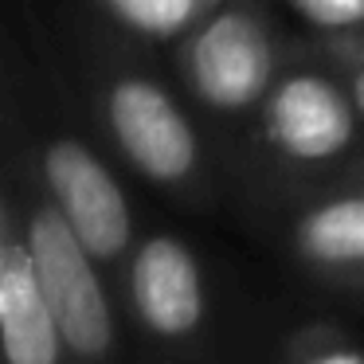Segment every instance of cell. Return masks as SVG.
I'll return each mask as SVG.
<instances>
[{
	"label": "cell",
	"instance_id": "obj_5",
	"mask_svg": "<svg viewBox=\"0 0 364 364\" xmlns=\"http://www.w3.org/2000/svg\"><path fill=\"white\" fill-rule=\"evenodd\" d=\"M262 137L294 165L337 161L356 141V102L321 71H294L262 98Z\"/></svg>",
	"mask_w": 364,
	"mask_h": 364
},
{
	"label": "cell",
	"instance_id": "obj_7",
	"mask_svg": "<svg viewBox=\"0 0 364 364\" xmlns=\"http://www.w3.org/2000/svg\"><path fill=\"white\" fill-rule=\"evenodd\" d=\"M0 341H4V360L9 364L71 360L55 309L43 294L28 235L16 228L12 208L4 212V235H0Z\"/></svg>",
	"mask_w": 364,
	"mask_h": 364
},
{
	"label": "cell",
	"instance_id": "obj_6",
	"mask_svg": "<svg viewBox=\"0 0 364 364\" xmlns=\"http://www.w3.org/2000/svg\"><path fill=\"white\" fill-rule=\"evenodd\" d=\"M129 301L149 337L188 341L204 325V274L188 243L149 235L129 259Z\"/></svg>",
	"mask_w": 364,
	"mask_h": 364
},
{
	"label": "cell",
	"instance_id": "obj_8",
	"mask_svg": "<svg viewBox=\"0 0 364 364\" xmlns=\"http://www.w3.org/2000/svg\"><path fill=\"white\" fill-rule=\"evenodd\" d=\"M294 251L325 274H364V192L306 208L294 223Z\"/></svg>",
	"mask_w": 364,
	"mask_h": 364
},
{
	"label": "cell",
	"instance_id": "obj_4",
	"mask_svg": "<svg viewBox=\"0 0 364 364\" xmlns=\"http://www.w3.org/2000/svg\"><path fill=\"white\" fill-rule=\"evenodd\" d=\"M43 181L51 204L98 262H118L134 243V212L110 168L79 141L55 137L43 149Z\"/></svg>",
	"mask_w": 364,
	"mask_h": 364
},
{
	"label": "cell",
	"instance_id": "obj_12",
	"mask_svg": "<svg viewBox=\"0 0 364 364\" xmlns=\"http://www.w3.org/2000/svg\"><path fill=\"white\" fill-rule=\"evenodd\" d=\"M348 95H353V102H356V114L364 118V63H360V67H353V79H348Z\"/></svg>",
	"mask_w": 364,
	"mask_h": 364
},
{
	"label": "cell",
	"instance_id": "obj_9",
	"mask_svg": "<svg viewBox=\"0 0 364 364\" xmlns=\"http://www.w3.org/2000/svg\"><path fill=\"white\" fill-rule=\"evenodd\" d=\"M102 4L122 28L145 40H176L220 9V0H102Z\"/></svg>",
	"mask_w": 364,
	"mask_h": 364
},
{
	"label": "cell",
	"instance_id": "obj_3",
	"mask_svg": "<svg viewBox=\"0 0 364 364\" xmlns=\"http://www.w3.org/2000/svg\"><path fill=\"white\" fill-rule=\"evenodd\" d=\"M106 122L137 173L157 184H184L200 165V141L161 82L122 75L106 90Z\"/></svg>",
	"mask_w": 364,
	"mask_h": 364
},
{
	"label": "cell",
	"instance_id": "obj_1",
	"mask_svg": "<svg viewBox=\"0 0 364 364\" xmlns=\"http://www.w3.org/2000/svg\"><path fill=\"white\" fill-rule=\"evenodd\" d=\"M24 235L71 360L110 364L118 329H114L110 294L95 270L98 259L82 247V239L71 231L55 204H36L24 220Z\"/></svg>",
	"mask_w": 364,
	"mask_h": 364
},
{
	"label": "cell",
	"instance_id": "obj_2",
	"mask_svg": "<svg viewBox=\"0 0 364 364\" xmlns=\"http://www.w3.org/2000/svg\"><path fill=\"white\" fill-rule=\"evenodd\" d=\"M181 67L212 114H247L274 87V43L259 12L228 4L192 28Z\"/></svg>",
	"mask_w": 364,
	"mask_h": 364
},
{
	"label": "cell",
	"instance_id": "obj_10",
	"mask_svg": "<svg viewBox=\"0 0 364 364\" xmlns=\"http://www.w3.org/2000/svg\"><path fill=\"white\" fill-rule=\"evenodd\" d=\"M309 28L329 36H360L364 32V0H286Z\"/></svg>",
	"mask_w": 364,
	"mask_h": 364
},
{
	"label": "cell",
	"instance_id": "obj_11",
	"mask_svg": "<svg viewBox=\"0 0 364 364\" xmlns=\"http://www.w3.org/2000/svg\"><path fill=\"white\" fill-rule=\"evenodd\" d=\"M301 364H364V353L353 345H321L309 356H301Z\"/></svg>",
	"mask_w": 364,
	"mask_h": 364
}]
</instances>
